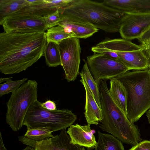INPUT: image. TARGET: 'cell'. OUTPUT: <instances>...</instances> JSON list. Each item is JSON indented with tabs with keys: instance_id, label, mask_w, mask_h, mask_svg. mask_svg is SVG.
I'll list each match as a JSON object with an SVG mask.
<instances>
[{
	"instance_id": "6da1fadb",
	"label": "cell",
	"mask_w": 150,
	"mask_h": 150,
	"mask_svg": "<svg viewBox=\"0 0 150 150\" xmlns=\"http://www.w3.org/2000/svg\"><path fill=\"white\" fill-rule=\"evenodd\" d=\"M46 32H4L0 34V71L4 74L26 70L42 56Z\"/></svg>"
},
{
	"instance_id": "7a4b0ae2",
	"label": "cell",
	"mask_w": 150,
	"mask_h": 150,
	"mask_svg": "<svg viewBox=\"0 0 150 150\" xmlns=\"http://www.w3.org/2000/svg\"><path fill=\"white\" fill-rule=\"evenodd\" d=\"M61 16L88 23L106 32H119L124 12L99 2L90 0H74L58 9Z\"/></svg>"
},
{
	"instance_id": "3957f363",
	"label": "cell",
	"mask_w": 150,
	"mask_h": 150,
	"mask_svg": "<svg viewBox=\"0 0 150 150\" xmlns=\"http://www.w3.org/2000/svg\"><path fill=\"white\" fill-rule=\"evenodd\" d=\"M98 87L102 113L100 128L122 142L133 146L138 144L141 140L139 131L115 103L109 93L106 81L100 80Z\"/></svg>"
},
{
	"instance_id": "277c9868",
	"label": "cell",
	"mask_w": 150,
	"mask_h": 150,
	"mask_svg": "<svg viewBox=\"0 0 150 150\" xmlns=\"http://www.w3.org/2000/svg\"><path fill=\"white\" fill-rule=\"evenodd\" d=\"M127 94V117L134 123L150 108V68L127 71L115 78Z\"/></svg>"
},
{
	"instance_id": "5b68a950",
	"label": "cell",
	"mask_w": 150,
	"mask_h": 150,
	"mask_svg": "<svg viewBox=\"0 0 150 150\" xmlns=\"http://www.w3.org/2000/svg\"><path fill=\"white\" fill-rule=\"evenodd\" d=\"M36 100L28 109L23 126L27 128H44L52 132L70 127L76 120L77 116L70 110L63 109L50 110L42 108Z\"/></svg>"
},
{
	"instance_id": "8992f818",
	"label": "cell",
	"mask_w": 150,
	"mask_h": 150,
	"mask_svg": "<svg viewBox=\"0 0 150 150\" xmlns=\"http://www.w3.org/2000/svg\"><path fill=\"white\" fill-rule=\"evenodd\" d=\"M35 80H28L12 93L6 102V122L14 132L20 129L27 111L38 100V85Z\"/></svg>"
},
{
	"instance_id": "52a82bcc",
	"label": "cell",
	"mask_w": 150,
	"mask_h": 150,
	"mask_svg": "<svg viewBox=\"0 0 150 150\" xmlns=\"http://www.w3.org/2000/svg\"><path fill=\"white\" fill-rule=\"evenodd\" d=\"M86 61L98 86L100 80H110L130 70L120 61L105 53L93 54L87 57Z\"/></svg>"
},
{
	"instance_id": "ba28073f",
	"label": "cell",
	"mask_w": 150,
	"mask_h": 150,
	"mask_svg": "<svg viewBox=\"0 0 150 150\" xmlns=\"http://www.w3.org/2000/svg\"><path fill=\"white\" fill-rule=\"evenodd\" d=\"M4 32H45L48 28L43 17L32 13L16 12L0 20Z\"/></svg>"
},
{
	"instance_id": "9c48e42d",
	"label": "cell",
	"mask_w": 150,
	"mask_h": 150,
	"mask_svg": "<svg viewBox=\"0 0 150 150\" xmlns=\"http://www.w3.org/2000/svg\"><path fill=\"white\" fill-rule=\"evenodd\" d=\"M57 44L65 78L68 82L74 81L80 73L81 49L79 39L75 37L67 38Z\"/></svg>"
},
{
	"instance_id": "30bf717a",
	"label": "cell",
	"mask_w": 150,
	"mask_h": 150,
	"mask_svg": "<svg viewBox=\"0 0 150 150\" xmlns=\"http://www.w3.org/2000/svg\"><path fill=\"white\" fill-rule=\"evenodd\" d=\"M125 13L119 31L122 38L138 39L150 29V13Z\"/></svg>"
},
{
	"instance_id": "8fae6325",
	"label": "cell",
	"mask_w": 150,
	"mask_h": 150,
	"mask_svg": "<svg viewBox=\"0 0 150 150\" xmlns=\"http://www.w3.org/2000/svg\"><path fill=\"white\" fill-rule=\"evenodd\" d=\"M105 53L120 61L130 70H142L149 68V59L142 48L133 51H114Z\"/></svg>"
},
{
	"instance_id": "7c38bea8",
	"label": "cell",
	"mask_w": 150,
	"mask_h": 150,
	"mask_svg": "<svg viewBox=\"0 0 150 150\" xmlns=\"http://www.w3.org/2000/svg\"><path fill=\"white\" fill-rule=\"evenodd\" d=\"M66 129L61 130L59 135L40 141L34 140L32 147L41 150H85L84 147L70 143Z\"/></svg>"
},
{
	"instance_id": "4fadbf2b",
	"label": "cell",
	"mask_w": 150,
	"mask_h": 150,
	"mask_svg": "<svg viewBox=\"0 0 150 150\" xmlns=\"http://www.w3.org/2000/svg\"><path fill=\"white\" fill-rule=\"evenodd\" d=\"M30 5L16 12L32 13L43 17L68 6L73 0H28Z\"/></svg>"
},
{
	"instance_id": "5bb4252c",
	"label": "cell",
	"mask_w": 150,
	"mask_h": 150,
	"mask_svg": "<svg viewBox=\"0 0 150 150\" xmlns=\"http://www.w3.org/2000/svg\"><path fill=\"white\" fill-rule=\"evenodd\" d=\"M95 132L91 129L90 125L82 126L78 124L71 125L67 131L71 143L85 147L88 150L95 148L97 144L93 135Z\"/></svg>"
},
{
	"instance_id": "9a60e30c",
	"label": "cell",
	"mask_w": 150,
	"mask_h": 150,
	"mask_svg": "<svg viewBox=\"0 0 150 150\" xmlns=\"http://www.w3.org/2000/svg\"><path fill=\"white\" fill-rule=\"evenodd\" d=\"M142 48L140 45L122 38H108L93 47L91 50L93 54L105 53L114 51H133Z\"/></svg>"
},
{
	"instance_id": "2e32d148",
	"label": "cell",
	"mask_w": 150,
	"mask_h": 150,
	"mask_svg": "<svg viewBox=\"0 0 150 150\" xmlns=\"http://www.w3.org/2000/svg\"><path fill=\"white\" fill-rule=\"evenodd\" d=\"M57 25L63 28L65 31L74 34L75 38L86 39L92 36L99 29L87 23L77 21L60 16Z\"/></svg>"
},
{
	"instance_id": "e0dca14e",
	"label": "cell",
	"mask_w": 150,
	"mask_h": 150,
	"mask_svg": "<svg viewBox=\"0 0 150 150\" xmlns=\"http://www.w3.org/2000/svg\"><path fill=\"white\" fill-rule=\"evenodd\" d=\"M103 2L124 13H150V0H104Z\"/></svg>"
},
{
	"instance_id": "ac0fdd59",
	"label": "cell",
	"mask_w": 150,
	"mask_h": 150,
	"mask_svg": "<svg viewBox=\"0 0 150 150\" xmlns=\"http://www.w3.org/2000/svg\"><path fill=\"white\" fill-rule=\"evenodd\" d=\"M80 81L85 89L86 97L84 112L88 125H98L102 119V110L96 102L91 91L83 79Z\"/></svg>"
},
{
	"instance_id": "d6986e66",
	"label": "cell",
	"mask_w": 150,
	"mask_h": 150,
	"mask_svg": "<svg viewBox=\"0 0 150 150\" xmlns=\"http://www.w3.org/2000/svg\"><path fill=\"white\" fill-rule=\"evenodd\" d=\"M110 94L118 107L127 115V94L122 83L113 78L110 80Z\"/></svg>"
},
{
	"instance_id": "ffe728a7",
	"label": "cell",
	"mask_w": 150,
	"mask_h": 150,
	"mask_svg": "<svg viewBox=\"0 0 150 150\" xmlns=\"http://www.w3.org/2000/svg\"><path fill=\"white\" fill-rule=\"evenodd\" d=\"M98 140L95 150H125L122 142L112 135L98 132Z\"/></svg>"
},
{
	"instance_id": "44dd1931",
	"label": "cell",
	"mask_w": 150,
	"mask_h": 150,
	"mask_svg": "<svg viewBox=\"0 0 150 150\" xmlns=\"http://www.w3.org/2000/svg\"><path fill=\"white\" fill-rule=\"evenodd\" d=\"M30 5L28 0H0V20Z\"/></svg>"
},
{
	"instance_id": "7402d4cb",
	"label": "cell",
	"mask_w": 150,
	"mask_h": 150,
	"mask_svg": "<svg viewBox=\"0 0 150 150\" xmlns=\"http://www.w3.org/2000/svg\"><path fill=\"white\" fill-rule=\"evenodd\" d=\"M47 65L49 67H56L62 65L58 44L53 42H47L44 52Z\"/></svg>"
},
{
	"instance_id": "603a6c76",
	"label": "cell",
	"mask_w": 150,
	"mask_h": 150,
	"mask_svg": "<svg viewBox=\"0 0 150 150\" xmlns=\"http://www.w3.org/2000/svg\"><path fill=\"white\" fill-rule=\"evenodd\" d=\"M84 64L79 75L83 78L89 86L96 100L101 108L100 93L97 84L96 83L88 68L86 61L83 59Z\"/></svg>"
},
{
	"instance_id": "cb8c5ba5",
	"label": "cell",
	"mask_w": 150,
	"mask_h": 150,
	"mask_svg": "<svg viewBox=\"0 0 150 150\" xmlns=\"http://www.w3.org/2000/svg\"><path fill=\"white\" fill-rule=\"evenodd\" d=\"M46 34L47 42L52 41L57 44L64 39L75 37L73 33L67 32L63 28L59 25L48 28Z\"/></svg>"
},
{
	"instance_id": "d4e9b609",
	"label": "cell",
	"mask_w": 150,
	"mask_h": 150,
	"mask_svg": "<svg viewBox=\"0 0 150 150\" xmlns=\"http://www.w3.org/2000/svg\"><path fill=\"white\" fill-rule=\"evenodd\" d=\"M52 132L49 129L44 128H28L24 136L31 139L40 141L54 137V136L52 134Z\"/></svg>"
},
{
	"instance_id": "484cf974",
	"label": "cell",
	"mask_w": 150,
	"mask_h": 150,
	"mask_svg": "<svg viewBox=\"0 0 150 150\" xmlns=\"http://www.w3.org/2000/svg\"><path fill=\"white\" fill-rule=\"evenodd\" d=\"M12 78L10 77L5 83L0 84V97L9 93H13L28 80V79L25 78L21 80L13 81L11 79Z\"/></svg>"
},
{
	"instance_id": "4316f807",
	"label": "cell",
	"mask_w": 150,
	"mask_h": 150,
	"mask_svg": "<svg viewBox=\"0 0 150 150\" xmlns=\"http://www.w3.org/2000/svg\"><path fill=\"white\" fill-rule=\"evenodd\" d=\"M48 28L57 25L60 20V16L58 9L54 12L44 17Z\"/></svg>"
},
{
	"instance_id": "83f0119b",
	"label": "cell",
	"mask_w": 150,
	"mask_h": 150,
	"mask_svg": "<svg viewBox=\"0 0 150 150\" xmlns=\"http://www.w3.org/2000/svg\"><path fill=\"white\" fill-rule=\"evenodd\" d=\"M144 50L150 48V28L141 38L138 39Z\"/></svg>"
},
{
	"instance_id": "f1b7e54d",
	"label": "cell",
	"mask_w": 150,
	"mask_h": 150,
	"mask_svg": "<svg viewBox=\"0 0 150 150\" xmlns=\"http://www.w3.org/2000/svg\"><path fill=\"white\" fill-rule=\"evenodd\" d=\"M41 106L44 108L50 110H54L56 109V106L53 101L48 100L44 103H41Z\"/></svg>"
},
{
	"instance_id": "f546056e",
	"label": "cell",
	"mask_w": 150,
	"mask_h": 150,
	"mask_svg": "<svg viewBox=\"0 0 150 150\" xmlns=\"http://www.w3.org/2000/svg\"><path fill=\"white\" fill-rule=\"evenodd\" d=\"M138 144L140 150H150V141L144 140Z\"/></svg>"
},
{
	"instance_id": "4dcf8cb0",
	"label": "cell",
	"mask_w": 150,
	"mask_h": 150,
	"mask_svg": "<svg viewBox=\"0 0 150 150\" xmlns=\"http://www.w3.org/2000/svg\"><path fill=\"white\" fill-rule=\"evenodd\" d=\"M0 150H7L4 145L1 132H0Z\"/></svg>"
},
{
	"instance_id": "1f68e13d",
	"label": "cell",
	"mask_w": 150,
	"mask_h": 150,
	"mask_svg": "<svg viewBox=\"0 0 150 150\" xmlns=\"http://www.w3.org/2000/svg\"><path fill=\"white\" fill-rule=\"evenodd\" d=\"M149 59V62H150V48L146 50H144Z\"/></svg>"
},
{
	"instance_id": "d6a6232c",
	"label": "cell",
	"mask_w": 150,
	"mask_h": 150,
	"mask_svg": "<svg viewBox=\"0 0 150 150\" xmlns=\"http://www.w3.org/2000/svg\"><path fill=\"white\" fill-rule=\"evenodd\" d=\"M129 150H140L138 144L135 146H133Z\"/></svg>"
},
{
	"instance_id": "836d02e7",
	"label": "cell",
	"mask_w": 150,
	"mask_h": 150,
	"mask_svg": "<svg viewBox=\"0 0 150 150\" xmlns=\"http://www.w3.org/2000/svg\"><path fill=\"white\" fill-rule=\"evenodd\" d=\"M146 115L148 119L149 123L150 124V108L146 112Z\"/></svg>"
},
{
	"instance_id": "e575fe53",
	"label": "cell",
	"mask_w": 150,
	"mask_h": 150,
	"mask_svg": "<svg viewBox=\"0 0 150 150\" xmlns=\"http://www.w3.org/2000/svg\"><path fill=\"white\" fill-rule=\"evenodd\" d=\"M22 150H35V149L30 146H27L25 148Z\"/></svg>"
},
{
	"instance_id": "d590c367",
	"label": "cell",
	"mask_w": 150,
	"mask_h": 150,
	"mask_svg": "<svg viewBox=\"0 0 150 150\" xmlns=\"http://www.w3.org/2000/svg\"><path fill=\"white\" fill-rule=\"evenodd\" d=\"M10 77H6L5 78H1L0 79V83H2L5 81H6L8 79H9Z\"/></svg>"
},
{
	"instance_id": "8d00e7d4",
	"label": "cell",
	"mask_w": 150,
	"mask_h": 150,
	"mask_svg": "<svg viewBox=\"0 0 150 150\" xmlns=\"http://www.w3.org/2000/svg\"><path fill=\"white\" fill-rule=\"evenodd\" d=\"M35 150H40L37 148H35Z\"/></svg>"
},
{
	"instance_id": "74e56055",
	"label": "cell",
	"mask_w": 150,
	"mask_h": 150,
	"mask_svg": "<svg viewBox=\"0 0 150 150\" xmlns=\"http://www.w3.org/2000/svg\"><path fill=\"white\" fill-rule=\"evenodd\" d=\"M149 68H150V62H149Z\"/></svg>"
}]
</instances>
